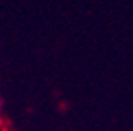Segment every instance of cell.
<instances>
[{
    "label": "cell",
    "mask_w": 133,
    "mask_h": 131,
    "mask_svg": "<svg viewBox=\"0 0 133 131\" xmlns=\"http://www.w3.org/2000/svg\"><path fill=\"white\" fill-rule=\"evenodd\" d=\"M0 109H2V99H0Z\"/></svg>",
    "instance_id": "obj_1"
}]
</instances>
